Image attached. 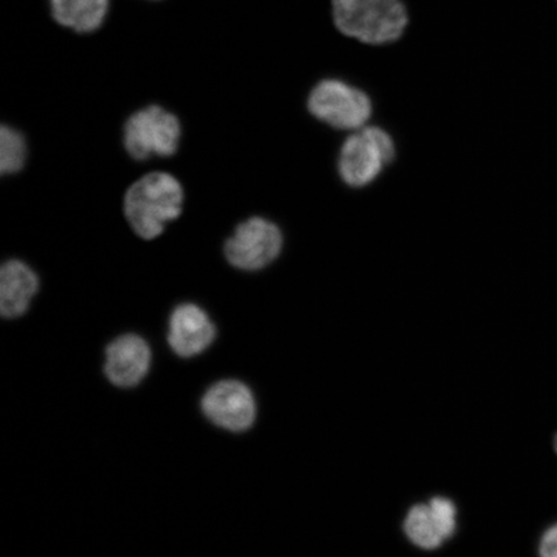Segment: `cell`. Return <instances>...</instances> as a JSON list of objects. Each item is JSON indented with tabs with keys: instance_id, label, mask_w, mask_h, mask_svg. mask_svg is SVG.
Wrapping results in <instances>:
<instances>
[{
	"instance_id": "obj_2",
	"label": "cell",
	"mask_w": 557,
	"mask_h": 557,
	"mask_svg": "<svg viewBox=\"0 0 557 557\" xmlns=\"http://www.w3.org/2000/svg\"><path fill=\"white\" fill-rule=\"evenodd\" d=\"M183 207V186L165 172L145 174L124 197L125 218L132 230L145 240L162 235L166 224L180 218Z\"/></svg>"
},
{
	"instance_id": "obj_6",
	"label": "cell",
	"mask_w": 557,
	"mask_h": 557,
	"mask_svg": "<svg viewBox=\"0 0 557 557\" xmlns=\"http://www.w3.org/2000/svg\"><path fill=\"white\" fill-rule=\"evenodd\" d=\"M283 248V235L274 222L252 218L236 226L225 243L226 260L235 269L259 271L273 263Z\"/></svg>"
},
{
	"instance_id": "obj_5",
	"label": "cell",
	"mask_w": 557,
	"mask_h": 557,
	"mask_svg": "<svg viewBox=\"0 0 557 557\" xmlns=\"http://www.w3.org/2000/svg\"><path fill=\"white\" fill-rule=\"evenodd\" d=\"M180 138L178 117L157 104L137 111L124 125V148L136 160L171 157Z\"/></svg>"
},
{
	"instance_id": "obj_4",
	"label": "cell",
	"mask_w": 557,
	"mask_h": 557,
	"mask_svg": "<svg viewBox=\"0 0 557 557\" xmlns=\"http://www.w3.org/2000/svg\"><path fill=\"white\" fill-rule=\"evenodd\" d=\"M393 138L380 127L354 131L341 149L338 170L348 186L363 187L377 178L385 165L393 162Z\"/></svg>"
},
{
	"instance_id": "obj_13",
	"label": "cell",
	"mask_w": 557,
	"mask_h": 557,
	"mask_svg": "<svg viewBox=\"0 0 557 557\" xmlns=\"http://www.w3.org/2000/svg\"><path fill=\"white\" fill-rule=\"evenodd\" d=\"M26 160V143L23 135L9 125L0 129V172L13 174L23 170Z\"/></svg>"
},
{
	"instance_id": "obj_7",
	"label": "cell",
	"mask_w": 557,
	"mask_h": 557,
	"mask_svg": "<svg viewBox=\"0 0 557 557\" xmlns=\"http://www.w3.org/2000/svg\"><path fill=\"white\" fill-rule=\"evenodd\" d=\"M201 409L218 426L242 433L256 421V401L250 389L238 381H222L208 389Z\"/></svg>"
},
{
	"instance_id": "obj_9",
	"label": "cell",
	"mask_w": 557,
	"mask_h": 557,
	"mask_svg": "<svg viewBox=\"0 0 557 557\" xmlns=\"http://www.w3.org/2000/svg\"><path fill=\"white\" fill-rule=\"evenodd\" d=\"M151 350L146 341L129 333L117 337L107 348L104 373L117 387H134L149 372Z\"/></svg>"
},
{
	"instance_id": "obj_3",
	"label": "cell",
	"mask_w": 557,
	"mask_h": 557,
	"mask_svg": "<svg viewBox=\"0 0 557 557\" xmlns=\"http://www.w3.org/2000/svg\"><path fill=\"white\" fill-rule=\"evenodd\" d=\"M306 107L315 120L341 131L361 129L373 114L367 90L336 75L324 76L311 87Z\"/></svg>"
},
{
	"instance_id": "obj_16",
	"label": "cell",
	"mask_w": 557,
	"mask_h": 557,
	"mask_svg": "<svg viewBox=\"0 0 557 557\" xmlns=\"http://www.w3.org/2000/svg\"><path fill=\"white\" fill-rule=\"evenodd\" d=\"M554 449H555V453H556V456H557V434L554 437Z\"/></svg>"
},
{
	"instance_id": "obj_12",
	"label": "cell",
	"mask_w": 557,
	"mask_h": 557,
	"mask_svg": "<svg viewBox=\"0 0 557 557\" xmlns=\"http://www.w3.org/2000/svg\"><path fill=\"white\" fill-rule=\"evenodd\" d=\"M404 531L416 546L423 549H435L445 541L429 504L410 508L404 522Z\"/></svg>"
},
{
	"instance_id": "obj_8",
	"label": "cell",
	"mask_w": 557,
	"mask_h": 557,
	"mask_svg": "<svg viewBox=\"0 0 557 557\" xmlns=\"http://www.w3.org/2000/svg\"><path fill=\"white\" fill-rule=\"evenodd\" d=\"M215 338V326L195 304L177 306L171 313L169 344L180 358H193L207 350Z\"/></svg>"
},
{
	"instance_id": "obj_11",
	"label": "cell",
	"mask_w": 557,
	"mask_h": 557,
	"mask_svg": "<svg viewBox=\"0 0 557 557\" xmlns=\"http://www.w3.org/2000/svg\"><path fill=\"white\" fill-rule=\"evenodd\" d=\"M52 15L62 26L89 33L102 25L109 0H51Z\"/></svg>"
},
{
	"instance_id": "obj_15",
	"label": "cell",
	"mask_w": 557,
	"mask_h": 557,
	"mask_svg": "<svg viewBox=\"0 0 557 557\" xmlns=\"http://www.w3.org/2000/svg\"><path fill=\"white\" fill-rule=\"evenodd\" d=\"M540 557H557V521L549 525L541 535L539 543Z\"/></svg>"
},
{
	"instance_id": "obj_10",
	"label": "cell",
	"mask_w": 557,
	"mask_h": 557,
	"mask_svg": "<svg viewBox=\"0 0 557 557\" xmlns=\"http://www.w3.org/2000/svg\"><path fill=\"white\" fill-rule=\"evenodd\" d=\"M39 290V277L20 260H9L0 269V312L7 319H16L29 310L32 299Z\"/></svg>"
},
{
	"instance_id": "obj_14",
	"label": "cell",
	"mask_w": 557,
	"mask_h": 557,
	"mask_svg": "<svg viewBox=\"0 0 557 557\" xmlns=\"http://www.w3.org/2000/svg\"><path fill=\"white\" fill-rule=\"evenodd\" d=\"M429 506L444 540L450 539L455 534L457 527L455 504L448 498L435 497L430 500Z\"/></svg>"
},
{
	"instance_id": "obj_1",
	"label": "cell",
	"mask_w": 557,
	"mask_h": 557,
	"mask_svg": "<svg viewBox=\"0 0 557 557\" xmlns=\"http://www.w3.org/2000/svg\"><path fill=\"white\" fill-rule=\"evenodd\" d=\"M331 10L339 34L372 47L396 44L410 23L406 0H331Z\"/></svg>"
}]
</instances>
